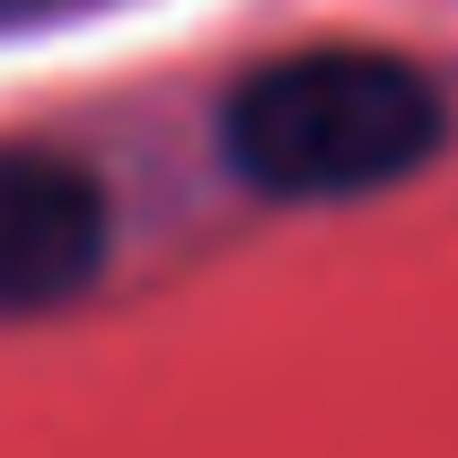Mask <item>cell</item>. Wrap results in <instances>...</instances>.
<instances>
[{
    "label": "cell",
    "mask_w": 458,
    "mask_h": 458,
    "mask_svg": "<svg viewBox=\"0 0 458 458\" xmlns=\"http://www.w3.org/2000/svg\"><path fill=\"white\" fill-rule=\"evenodd\" d=\"M45 9H71V0H0V27H27V18H45Z\"/></svg>",
    "instance_id": "3"
},
{
    "label": "cell",
    "mask_w": 458,
    "mask_h": 458,
    "mask_svg": "<svg viewBox=\"0 0 458 458\" xmlns=\"http://www.w3.org/2000/svg\"><path fill=\"white\" fill-rule=\"evenodd\" d=\"M106 265V194L54 150H0V309L71 300Z\"/></svg>",
    "instance_id": "2"
},
{
    "label": "cell",
    "mask_w": 458,
    "mask_h": 458,
    "mask_svg": "<svg viewBox=\"0 0 458 458\" xmlns=\"http://www.w3.org/2000/svg\"><path fill=\"white\" fill-rule=\"evenodd\" d=\"M221 150L256 194L283 203L370 194L441 150V98L397 54H291L229 89Z\"/></svg>",
    "instance_id": "1"
}]
</instances>
